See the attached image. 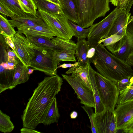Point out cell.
Listing matches in <instances>:
<instances>
[{"instance_id":"29","label":"cell","mask_w":133,"mask_h":133,"mask_svg":"<svg viewBox=\"0 0 133 133\" xmlns=\"http://www.w3.org/2000/svg\"><path fill=\"white\" fill-rule=\"evenodd\" d=\"M68 22L73 32L74 36L77 37V39L85 38L87 37L90 31V27L85 29L69 20Z\"/></svg>"},{"instance_id":"43","label":"cell","mask_w":133,"mask_h":133,"mask_svg":"<svg viewBox=\"0 0 133 133\" xmlns=\"http://www.w3.org/2000/svg\"><path fill=\"white\" fill-rule=\"evenodd\" d=\"M7 54L8 56L14 57L16 59H17L18 58L15 52L13 51H12L11 50H8L7 52Z\"/></svg>"},{"instance_id":"2","label":"cell","mask_w":133,"mask_h":133,"mask_svg":"<svg viewBox=\"0 0 133 133\" xmlns=\"http://www.w3.org/2000/svg\"><path fill=\"white\" fill-rule=\"evenodd\" d=\"M90 47L96 49L94 56L90 59L97 71L102 75L117 82L133 76L131 66L126 61L117 57L108 51L102 43L88 39Z\"/></svg>"},{"instance_id":"32","label":"cell","mask_w":133,"mask_h":133,"mask_svg":"<svg viewBox=\"0 0 133 133\" xmlns=\"http://www.w3.org/2000/svg\"><path fill=\"white\" fill-rule=\"evenodd\" d=\"M133 4V0H119L118 6L126 11L127 14L129 15Z\"/></svg>"},{"instance_id":"15","label":"cell","mask_w":133,"mask_h":133,"mask_svg":"<svg viewBox=\"0 0 133 133\" xmlns=\"http://www.w3.org/2000/svg\"><path fill=\"white\" fill-rule=\"evenodd\" d=\"M37 12V14L36 16L29 17H18L8 21L14 28L37 26H46L38 11Z\"/></svg>"},{"instance_id":"37","label":"cell","mask_w":133,"mask_h":133,"mask_svg":"<svg viewBox=\"0 0 133 133\" xmlns=\"http://www.w3.org/2000/svg\"><path fill=\"white\" fill-rule=\"evenodd\" d=\"M4 40L6 44L12 49V51L15 52L16 55V53L15 48L14 44L12 40L11 37H6L5 38Z\"/></svg>"},{"instance_id":"10","label":"cell","mask_w":133,"mask_h":133,"mask_svg":"<svg viewBox=\"0 0 133 133\" xmlns=\"http://www.w3.org/2000/svg\"><path fill=\"white\" fill-rule=\"evenodd\" d=\"M62 75L74 90L81 104L95 108V100L92 90L71 75Z\"/></svg>"},{"instance_id":"7","label":"cell","mask_w":133,"mask_h":133,"mask_svg":"<svg viewBox=\"0 0 133 133\" xmlns=\"http://www.w3.org/2000/svg\"><path fill=\"white\" fill-rule=\"evenodd\" d=\"M106 47L113 55L125 61L133 53V21L130 17L122 38L114 44Z\"/></svg>"},{"instance_id":"31","label":"cell","mask_w":133,"mask_h":133,"mask_svg":"<svg viewBox=\"0 0 133 133\" xmlns=\"http://www.w3.org/2000/svg\"><path fill=\"white\" fill-rule=\"evenodd\" d=\"M30 12L31 14L34 16L37 14L36 9H37L33 0H18Z\"/></svg>"},{"instance_id":"33","label":"cell","mask_w":133,"mask_h":133,"mask_svg":"<svg viewBox=\"0 0 133 133\" xmlns=\"http://www.w3.org/2000/svg\"><path fill=\"white\" fill-rule=\"evenodd\" d=\"M81 107L87 114L90 120L91 130L93 133H96L93 120V115L94 113L92 107L84 105Z\"/></svg>"},{"instance_id":"44","label":"cell","mask_w":133,"mask_h":133,"mask_svg":"<svg viewBox=\"0 0 133 133\" xmlns=\"http://www.w3.org/2000/svg\"><path fill=\"white\" fill-rule=\"evenodd\" d=\"M78 115L77 112L75 111H72L70 114V116L72 119H75L77 118Z\"/></svg>"},{"instance_id":"11","label":"cell","mask_w":133,"mask_h":133,"mask_svg":"<svg viewBox=\"0 0 133 133\" xmlns=\"http://www.w3.org/2000/svg\"><path fill=\"white\" fill-rule=\"evenodd\" d=\"M51 41L62 49L54 52V56L59 63L64 61L76 62L75 55L77 44L74 41L57 37H53Z\"/></svg>"},{"instance_id":"20","label":"cell","mask_w":133,"mask_h":133,"mask_svg":"<svg viewBox=\"0 0 133 133\" xmlns=\"http://www.w3.org/2000/svg\"><path fill=\"white\" fill-rule=\"evenodd\" d=\"M66 73L68 74H72V76L92 90L89 75L88 65L85 68L81 65L73 66L70 68Z\"/></svg>"},{"instance_id":"8","label":"cell","mask_w":133,"mask_h":133,"mask_svg":"<svg viewBox=\"0 0 133 133\" xmlns=\"http://www.w3.org/2000/svg\"><path fill=\"white\" fill-rule=\"evenodd\" d=\"M93 120L96 133H116L118 130L115 111L106 108L101 112L94 113Z\"/></svg>"},{"instance_id":"16","label":"cell","mask_w":133,"mask_h":133,"mask_svg":"<svg viewBox=\"0 0 133 133\" xmlns=\"http://www.w3.org/2000/svg\"><path fill=\"white\" fill-rule=\"evenodd\" d=\"M16 33L34 36H44L51 39L56 36L54 33L48 29L46 26H37L32 27H17Z\"/></svg>"},{"instance_id":"34","label":"cell","mask_w":133,"mask_h":133,"mask_svg":"<svg viewBox=\"0 0 133 133\" xmlns=\"http://www.w3.org/2000/svg\"><path fill=\"white\" fill-rule=\"evenodd\" d=\"M0 12L3 15L10 17L11 19L18 17L7 7L1 3H0Z\"/></svg>"},{"instance_id":"5","label":"cell","mask_w":133,"mask_h":133,"mask_svg":"<svg viewBox=\"0 0 133 133\" xmlns=\"http://www.w3.org/2000/svg\"><path fill=\"white\" fill-rule=\"evenodd\" d=\"M38 10L46 27L55 34L56 36L64 39H71L74 34L68 19L63 12L51 14Z\"/></svg>"},{"instance_id":"23","label":"cell","mask_w":133,"mask_h":133,"mask_svg":"<svg viewBox=\"0 0 133 133\" xmlns=\"http://www.w3.org/2000/svg\"><path fill=\"white\" fill-rule=\"evenodd\" d=\"M91 62L88 65L89 75L90 83L94 97L95 102V113H98L103 111L105 108L102 103L99 94L95 81L94 75V70L90 65Z\"/></svg>"},{"instance_id":"35","label":"cell","mask_w":133,"mask_h":133,"mask_svg":"<svg viewBox=\"0 0 133 133\" xmlns=\"http://www.w3.org/2000/svg\"><path fill=\"white\" fill-rule=\"evenodd\" d=\"M131 77L124 78L116 82L119 92L125 89L131 83L130 79Z\"/></svg>"},{"instance_id":"46","label":"cell","mask_w":133,"mask_h":133,"mask_svg":"<svg viewBox=\"0 0 133 133\" xmlns=\"http://www.w3.org/2000/svg\"><path fill=\"white\" fill-rule=\"evenodd\" d=\"M49 1L54 3L61 6L60 3L58 0H47Z\"/></svg>"},{"instance_id":"24","label":"cell","mask_w":133,"mask_h":133,"mask_svg":"<svg viewBox=\"0 0 133 133\" xmlns=\"http://www.w3.org/2000/svg\"><path fill=\"white\" fill-rule=\"evenodd\" d=\"M33 0L37 9L50 14L63 12L61 6L47 0Z\"/></svg>"},{"instance_id":"48","label":"cell","mask_w":133,"mask_h":133,"mask_svg":"<svg viewBox=\"0 0 133 133\" xmlns=\"http://www.w3.org/2000/svg\"><path fill=\"white\" fill-rule=\"evenodd\" d=\"M5 69L4 68L2 65H1L0 66V73H1L3 72Z\"/></svg>"},{"instance_id":"21","label":"cell","mask_w":133,"mask_h":133,"mask_svg":"<svg viewBox=\"0 0 133 133\" xmlns=\"http://www.w3.org/2000/svg\"><path fill=\"white\" fill-rule=\"evenodd\" d=\"M62 12L68 20L77 24L78 23L76 7L74 0H58Z\"/></svg>"},{"instance_id":"40","label":"cell","mask_w":133,"mask_h":133,"mask_svg":"<svg viewBox=\"0 0 133 133\" xmlns=\"http://www.w3.org/2000/svg\"><path fill=\"white\" fill-rule=\"evenodd\" d=\"M96 52L95 48L93 47H90L88 52L87 57L90 59L94 56Z\"/></svg>"},{"instance_id":"12","label":"cell","mask_w":133,"mask_h":133,"mask_svg":"<svg viewBox=\"0 0 133 133\" xmlns=\"http://www.w3.org/2000/svg\"><path fill=\"white\" fill-rule=\"evenodd\" d=\"M122 9L117 6L107 16L98 23L93 24L87 36L88 39L99 41L103 39L106 31Z\"/></svg>"},{"instance_id":"41","label":"cell","mask_w":133,"mask_h":133,"mask_svg":"<svg viewBox=\"0 0 133 133\" xmlns=\"http://www.w3.org/2000/svg\"><path fill=\"white\" fill-rule=\"evenodd\" d=\"M126 62L130 66H133V53L129 55Z\"/></svg>"},{"instance_id":"49","label":"cell","mask_w":133,"mask_h":133,"mask_svg":"<svg viewBox=\"0 0 133 133\" xmlns=\"http://www.w3.org/2000/svg\"><path fill=\"white\" fill-rule=\"evenodd\" d=\"M133 15L130 16V18L133 21Z\"/></svg>"},{"instance_id":"6","label":"cell","mask_w":133,"mask_h":133,"mask_svg":"<svg viewBox=\"0 0 133 133\" xmlns=\"http://www.w3.org/2000/svg\"><path fill=\"white\" fill-rule=\"evenodd\" d=\"M35 51V56L31 61L30 67L49 76L57 75L59 63L54 56V51L41 48Z\"/></svg>"},{"instance_id":"14","label":"cell","mask_w":133,"mask_h":133,"mask_svg":"<svg viewBox=\"0 0 133 133\" xmlns=\"http://www.w3.org/2000/svg\"><path fill=\"white\" fill-rule=\"evenodd\" d=\"M118 130H122L133 117V100L117 104L115 109Z\"/></svg>"},{"instance_id":"47","label":"cell","mask_w":133,"mask_h":133,"mask_svg":"<svg viewBox=\"0 0 133 133\" xmlns=\"http://www.w3.org/2000/svg\"><path fill=\"white\" fill-rule=\"evenodd\" d=\"M34 69H28V74H30L32 73Z\"/></svg>"},{"instance_id":"22","label":"cell","mask_w":133,"mask_h":133,"mask_svg":"<svg viewBox=\"0 0 133 133\" xmlns=\"http://www.w3.org/2000/svg\"><path fill=\"white\" fill-rule=\"evenodd\" d=\"M28 67L22 64H18L15 69L13 79L10 89L15 88L18 85L24 83L29 80L30 75L28 74Z\"/></svg>"},{"instance_id":"17","label":"cell","mask_w":133,"mask_h":133,"mask_svg":"<svg viewBox=\"0 0 133 133\" xmlns=\"http://www.w3.org/2000/svg\"><path fill=\"white\" fill-rule=\"evenodd\" d=\"M25 35L27 39L35 46L36 50H38L40 48L54 51L62 50L61 48L55 44L52 41L51 39L48 37L28 35Z\"/></svg>"},{"instance_id":"30","label":"cell","mask_w":133,"mask_h":133,"mask_svg":"<svg viewBox=\"0 0 133 133\" xmlns=\"http://www.w3.org/2000/svg\"><path fill=\"white\" fill-rule=\"evenodd\" d=\"M123 37L122 36L115 34L107 38L100 39L98 42L99 43H103V45L104 47L112 45L119 41Z\"/></svg>"},{"instance_id":"45","label":"cell","mask_w":133,"mask_h":133,"mask_svg":"<svg viewBox=\"0 0 133 133\" xmlns=\"http://www.w3.org/2000/svg\"><path fill=\"white\" fill-rule=\"evenodd\" d=\"M119 0H109L110 2L115 6H118Z\"/></svg>"},{"instance_id":"38","label":"cell","mask_w":133,"mask_h":133,"mask_svg":"<svg viewBox=\"0 0 133 133\" xmlns=\"http://www.w3.org/2000/svg\"><path fill=\"white\" fill-rule=\"evenodd\" d=\"M80 65H81V63L79 61H78L77 62H76L74 64L64 63L63 64L60 65L59 66L57 67V68H61L64 69L68 68H70L74 66H78Z\"/></svg>"},{"instance_id":"27","label":"cell","mask_w":133,"mask_h":133,"mask_svg":"<svg viewBox=\"0 0 133 133\" xmlns=\"http://www.w3.org/2000/svg\"><path fill=\"white\" fill-rule=\"evenodd\" d=\"M130 81L129 85L119 92L117 104L133 100V76L131 78Z\"/></svg>"},{"instance_id":"25","label":"cell","mask_w":133,"mask_h":133,"mask_svg":"<svg viewBox=\"0 0 133 133\" xmlns=\"http://www.w3.org/2000/svg\"><path fill=\"white\" fill-rule=\"evenodd\" d=\"M60 117L55 97L52 101L48 111L46 117L43 123L45 125L57 123Z\"/></svg>"},{"instance_id":"3","label":"cell","mask_w":133,"mask_h":133,"mask_svg":"<svg viewBox=\"0 0 133 133\" xmlns=\"http://www.w3.org/2000/svg\"><path fill=\"white\" fill-rule=\"evenodd\" d=\"M76 7L78 25L90 27L97 18L104 17L110 10L109 0H74Z\"/></svg>"},{"instance_id":"19","label":"cell","mask_w":133,"mask_h":133,"mask_svg":"<svg viewBox=\"0 0 133 133\" xmlns=\"http://www.w3.org/2000/svg\"><path fill=\"white\" fill-rule=\"evenodd\" d=\"M0 3L5 5L18 17L34 16L18 0H0Z\"/></svg>"},{"instance_id":"42","label":"cell","mask_w":133,"mask_h":133,"mask_svg":"<svg viewBox=\"0 0 133 133\" xmlns=\"http://www.w3.org/2000/svg\"><path fill=\"white\" fill-rule=\"evenodd\" d=\"M0 65L2 66L6 70H11L15 69L14 67L9 65L6 62H2L1 63Z\"/></svg>"},{"instance_id":"13","label":"cell","mask_w":133,"mask_h":133,"mask_svg":"<svg viewBox=\"0 0 133 133\" xmlns=\"http://www.w3.org/2000/svg\"><path fill=\"white\" fill-rule=\"evenodd\" d=\"M131 16V13L128 15L126 11L122 9L107 30L103 39L115 34L124 36Z\"/></svg>"},{"instance_id":"28","label":"cell","mask_w":133,"mask_h":133,"mask_svg":"<svg viewBox=\"0 0 133 133\" xmlns=\"http://www.w3.org/2000/svg\"><path fill=\"white\" fill-rule=\"evenodd\" d=\"M9 116L0 110V131L4 133L10 132L14 128Z\"/></svg>"},{"instance_id":"4","label":"cell","mask_w":133,"mask_h":133,"mask_svg":"<svg viewBox=\"0 0 133 133\" xmlns=\"http://www.w3.org/2000/svg\"><path fill=\"white\" fill-rule=\"evenodd\" d=\"M94 72L96 86L102 103L105 108L115 111L119 93L116 82L95 70Z\"/></svg>"},{"instance_id":"26","label":"cell","mask_w":133,"mask_h":133,"mask_svg":"<svg viewBox=\"0 0 133 133\" xmlns=\"http://www.w3.org/2000/svg\"><path fill=\"white\" fill-rule=\"evenodd\" d=\"M14 28L9 23L8 20L0 15V33L4 37H12L16 33Z\"/></svg>"},{"instance_id":"9","label":"cell","mask_w":133,"mask_h":133,"mask_svg":"<svg viewBox=\"0 0 133 133\" xmlns=\"http://www.w3.org/2000/svg\"><path fill=\"white\" fill-rule=\"evenodd\" d=\"M11 39L18 58L22 64L30 67L31 61L35 56V46L22 34L16 32Z\"/></svg>"},{"instance_id":"18","label":"cell","mask_w":133,"mask_h":133,"mask_svg":"<svg viewBox=\"0 0 133 133\" xmlns=\"http://www.w3.org/2000/svg\"><path fill=\"white\" fill-rule=\"evenodd\" d=\"M75 55L78 61L84 68L87 67L90 59L87 57L88 52L90 47L85 38L77 39Z\"/></svg>"},{"instance_id":"1","label":"cell","mask_w":133,"mask_h":133,"mask_svg":"<svg viewBox=\"0 0 133 133\" xmlns=\"http://www.w3.org/2000/svg\"><path fill=\"white\" fill-rule=\"evenodd\" d=\"M63 82L57 75L45 77L38 83L22 116L23 127L35 129L43 123L52 101L61 91Z\"/></svg>"},{"instance_id":"39","label":"cell","mask_w":133,"mask_h":133,"mask_svg":"<svg viewBox=\"0 0 133 133\" xmlns=\"http://www.w3.org/2000/svg\"><path fill=\"white\" fill-rule=\"evenodd\" d=\"M21 133H41V132L38 131L30 128L23 127L20 130Z\"/></svg>"},{"instance_id":"36","label":"cell","mask_w":133,"mask_h":133,"mask_svg":"<svg viewBox=\"0 0 133 133\" xmlns=\"http://www.w3.org/2000/svg\"><path fill=\"white\" fill-rule=\"evenodd\" d=\"M122 130L124 133H133V117L127 123Z\"/></svg>"}]
</instances>
